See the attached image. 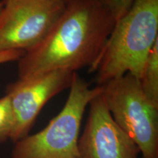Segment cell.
I'll list each match as a JSON object with an SVG mask.
<instances>
[{"instance_id": "cell-1", "label": "cell", "mask_w": 158, "mask_h": 158, "mask_svg": "<svg viewBox=\"0 0 158 158\" xmlns=\"http://www.w3.org/2000/svg\"><path fill=\"white\" fill-rule=\"evenodd\" d=\"M116 21L100 0L69 4L47 37L19 60V78L76 71L98 62Z\"/></svg>"}, {"instance_id": "cell-2", "label": "cell", "mask_w": 158, "mask_h": 158, "mask_svg": "<svg viewBox=\"0 0 158 158\" xmlns=\"http://www.w3.org/2000/svg\"><path fill=\"white\" fill-rule=\"evenodd\" d=\"M158 41V0H134L116 21L98 62V86L130 73L139 79L150 51Z\"/></svg>"}, {"instance_id": "cell-3", "label": "cell", "mask_w": 158, "mask_h": 158, "mask_svg": "<svg viewBox=\"0 0 158 158\" xmlns=\"http://www.w3.org/2000/svg\"><path fill=\"white\" fill-rule=\"evenodd\" d=\"M64 107L45 128L15 142L11 158H80L78 140L85 110L102 87L74 73Z\"/></svg>"}, {"instance_id": "cell-4", "label": "cell", "mask_w": 158, "mask_h": 158, "mask_svg": "<svg viewBox=\"0 0 158 158\" xmlns=\"http://www.w3.org/2000/svg\"><path fill=\"white\" fill-rule=\"evenodd\" d=\"M114 122L137 144L142 158H158V107L130 73L100 85Z\"/></svg>"}, {"instance_id": "cell-5", "label": "cell", "mask_w": 158, "mask_h": 158, "mask_svg": "<svg viewBox=\"0 0 158 158\" xmlns=\"http://www.w3.org/2000/svg\"><path fill=\"white\" fill-rule=\"evenodd\" d=\"M0 51L34 48L50 32L67 7L63 0H3Z\"/></svg>"}, {"instance_id": "cell-6", "label": "cell", "mask_w": 158, "mask_h": 158, "mask_svg": "<svg viewBox=\"0 0 158 158\" xmlns=\"http://www.w3.org/2000/svg\"><path fill=\"white\" fill-rule=\"evenodd\" d=\"M74 72L59 70L28 78H19L9 84L6 95L10 100L14 127L13 143L29 135L45 105L61 92L70 87Z\"/></svg>"}, {"instance_id": "cell-7", "label": "cell", "mask_w": 158, "mask_h": 158, "mask_svg": "<svg viewBox=\"0 0 158 158\" xmlns=\"http://www.w3.org/2000/svg\"><path fill=\"white\" fill-rule=\"evenodd\" d=\"M78 153L80 158H138L137 144L114 122L101 93L89 104Z\"/></svg>"}, {"instance_id": "cell-8", "label": "cell", "mask_w": 158, "mask_h": 158, "mask_svg": "<svg viewBox=\"0 0 158 158\" xmlns=\"http://www.w3.org/2000/svg\"><path fill=\"white\" fill-rule=\"evenodd\" d=\"M139 81L144 94L158 107V41L148 55Z\"/></svg>"}, {"instance_id": "cell-9", "label": "cell", "mask_w": 158, "mask_h": 158, "mask_svg": "<svg viewBox=\"0 0 158 158\" xmlns=\"http://www.w3.org/2000/svg\"><path fill=\"white\" fill-rule=\"evenodd\" d=\"M14 127V116L10 100L5 95L0 98V144L10 140Z\"/></svg>"}, {"instance_id": "cell-10", "label": "cell", "mask_w": 158, "mask_h": 158, "mask_svg": "<svg viewBox=\"0 0 158 158\" xmlns=\"http://www.w3.org/2000/svg\"><path fill=\"white\" fill-rule=\"evenodd\" d=\"M100 3L115 21H117L127 13L134 0H100Z\"/></svg>"}, {"instance_id": "cell-11", "label": "cell", "mask_w": 158, "mask_h": 158, "mask_svg": "<svg viewBox=\"0 0 158 158\" xmlns=\"http://www.w3.org/2000/svg\"><path fill=\"white\" fill-rule=\"evenodd\" d=\"M25 54V51L10 50L0 51V64L10 62L19 61Z\"/></svg>"}, {"instance_id": "cell-12", "label": "cell", "mask_w": 158, "mask_h": 158, "mask_svg": "<svg viewBox=\"0 0 158 158\" xmlns=\"http://www.w3.org/2000/svg\"><path fill=\"white\" fill-rule=\"evenodd\" d=\"M63 1H64V2L67 4V5H69V4L73 3V2H76L81 1V0H63Z\"/></svg>"}, {"instance_id": "cell-13", "label": "cell", "mask_w": 158, "mask_h": 158, "mask_svg": "<svg viewBox=\"0 0 158 158\" xmlns=\"http://www.w3.org/2000/svg\"><path fill=\"white\" fill-rule=\"evenodd\" d=\"M3 7H4V2H0V15L2 14V10H3Z\"/></svg>"}]
</instances>
